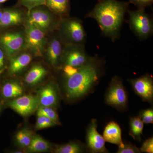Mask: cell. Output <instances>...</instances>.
<instances>
[{
  "label": "cell",
  "mask_w": 153,
  "mask_h": 153,
  "mask_svg": "<svg viewBox=\"0 0 153 153\" xmlns=\"http://www.w3.org/2000/svg\"><path fill=\"white\" fill-rule=\"evenodd\" d=\"M105 61L98 55L91 56L88 61L75 74L66 77L63 85L65 97L68 101L78 100L94 90L105 73Z\"/></svg>",
  "instance_id": "6da1fadb"
},
{
  "label": "cell",
  "mask_w": 153,
  "mask_h": 153,
  "mask_svg": "<svg viewBox=\"0 0 153 153\" xmlns=\"http://www.w3.org/2000/svg\"><path fill=\"white\" fill-rule=\"evenodd\" d=\"M93 9L85 16L95 20L103 35L112 42L120 38V30L129 3L117 0H97Z\"/></svg>",
  "instance_id": "7a4b0ae2"
},
{
  "label": "cell",
  "mask_w": 153,
  "mask_h": 153,
  "mask_svg": "<svg viewBox=\"0 0 153 153\" xmlns=\"http://www.w3.org/2000/svg\"><path fill=\"white\" fill-rule=\"evenodd\" d=\"M59 35L64 45H84L86 34L80 19L73 18L61 19L58 29Z\"/></svg>",
  "instance_id": "3957f363"
},
{
  "label": "cell",
  "mask_w": 153,
  "mask_h": 153,
  "mask_svg": "<svg viewBox=\"0 0 153 153\" xmlns=\"http://www.w3.org/2000/svg\"><path fill=\"white\" fill-rule=\"evenodd\" d=\"M42 6L36 7L28 11L26 22L32 24L45 34L58 29L62 18L55 17L52 12H49Z\"/></svg>",
  "instance_id": "277c9868"
},
{
  "label": "cell",
  "mask_w": 153,
  "mask_h": 153,
  "mask_svg": "<svg viewBox=\"0 0 153 153\" xmlns=\"http://www.w3.org/2000/svg\"><path fill=\"white\" fill-rule=\"evenodd\" d=\"M128 23L131 30L140 40L149 38L153 33V19L145 10L137 9L134 11L128 10Z\"/></svg>",
  "instance_id": "5b68a950"
},
{
  "label": "cell",
  "mask_w": 153,
  "mask_h": 153,
  "mask_svg": "<svg viewBox=\"0 0 153 153\" xmlns=\"http://www.w3.org/2000/svg\"><path fill=\"white\" fill-rule=\"evenodd\" d=\"M25 50L35 57H42L47 43L46 34L32 24L26 22L25 31Z\"/></svg>",
  "instance_id": "8992f818"
},
{
  "label": "cell",
  "mask_w": 153,
  "mask_h": 153,
  "mask_svg": "<svg viewBox=\"0 0 153 153\" xmlns=\"http://www.w3.org/2000/svg\"><path fill=\"white\" fill-rule=\"evenodd\" d=\"M106 104L119 111L124 110L128 105V96L122 79L119 76H114L105 93Z\"/></svg>",
  "instance_id": "52a82bcc"
},
{
  "label": "cell",
  "mask_w": 153,
  "mask_h": 153,
  "mask_svg": "<svg viewBox=\"0 0 153 153\" xmlns=\"http://www.w3.org/2000/svg\"><path fill=\"white\" fill-rule=\"evenodd\" d=\"M91 56L88 54L84 45L66 44L61 57V68L64 66L79 68L87 63Z\"/></svg>",
  "instance_id": "ba28073f"
},
{
  "label": "cell",
  "mask_w": 153,
  "mask_h": 153,
  "mask_svg": "<svg viewBox=\"0 0 153 153\" xmlns=\"http://www.w3.org/2000/svg\"><path fill=\"white\" fill-rule=\"evenodd\" d=\"M0 47L9 58L25 50V33L14 31L0 35Z\"/></svg>",
  "instance_id": "9c48e42d"
},
{
  "label": "cell",
  "mask_w": 153,
  "mask_h": 153,
  "mask_svg": "<svg viewBox=\"0 0 153 153\" xmlns=\"http://www.w3.org/2000/svg\"><path fill=\"white\" fill-rule=\"evenodd\" d=\"M7 105L9 107L24 117L33 114L39 107L37 96L31 94L22 95L11 100L7 102Z\"/></svg>",
  "instance_id": "30bf717a"
},
{
  "label": "cell",
  "mask_w": 153,
  "mask_h": 153,
  "mask_svg": "<svg viewBox=\"0 0 153 153\" xmlns=\"http://www.w3.org/2000/svg\"><path fill=\"white\" fill-rule=\"evenodd\" d=\"M97 121L93 119L91 121L86 131V148L91 153H106L109 152L105 147V140L97 130Z\"/></svg>",
  "instance_id": "8fae6325"
},
{
  "label": "cell",
  "mask_w": 153,
  "mask_h": 153,
  "mask_svg": "<svg viewBox=\"0 0 153 153\" xmlns=\"http://www.w3.org/2000/svg\"><path fill=\"white\" fill-rule=\"evenodd\" d=\"M64 45L59 34L47 42L44 55L49 65L55 68L61 69V57Z\"/></svg>",
  "instance_id": "7c38bea8"
},
{
  "label": "cell",
  "mask_w": 153,
  "mask_h": 153,
  "mask_svg": "<svg viewBox=\"0 0 153 153\" xmlns=\"http://www.w3.org/2000/svg\"><path fill=\"white\" fill-rule=\"evenodd\" d=\"M134 91L143 100L152 103L153 99V80L152 76L145 74L135 79H128Z\"/></svg>",
  "instance_id": "4fadbf2b"
},
{
  "label": "cell",
  "mask_w": 153,
  "mask_h": 153,
  "mask_svg": "<svg viewBox=\"0 0 153 153\" xmlns=\"http://www.w3.org/2000/svg\"><path fill=\"white\" fill-rule=\"evenodd\" d=\"M39 106L55 108L58 104L60 96L55 83L50 82L39 88L37 93Z\"/></svg>",
  "instance_id": "5bb4252c"
},
{
  "label": "cell",
  "mask_w": 153,
  "mask_h": 153,
  "mask_svg": "<svg viewBox=\"0 0 153 153\" xmlns=\"http://www.w3.org/2000/svg\"><path fill=\"white\" fill-rule=\"evenodd\" d=\"M9 59V73L14 75L22 72L30 64L33 55L27 50H24Z\"/></svg>",
  "instance_id": "9a60e30c"
},
{
  "label": "cell",
  "mask_w": 153,
  "mask_h": 153,
  "mask_svg": "<svg viewBox=\"0 0 153 153\" xmlns=\"http://www.w3.org/2000/svg\"><path fill=\"white\" fill-rule=\"evenodd\" d=\"M26 18L21 10L17 8H9L3 11L0 21V27L7 28L21 25Z\"/></svg>",
  "instance_id": "2e32d148"
},
{
  "label": "cell",
  "mask_w": 153,
  "mask_h": 153,
  "mask_svg": "<svg viewBox=\"0 0 153 153\" xmlns=\"http://www.w3.org/2000/svg\"><path fill=\"white\" fill-rule=\"evenodd\" d=\"M102 136L105 142L117 145L119 148L123 147L121 129L117 123L111 121L108 123L105 128Z\"/></svg>",
  "instance_id": "e0dca14e"
},
{
  "label": "cell",
  "mask_w": 153,
  "mask_h": 153,
  "mask_svg": "<svg viewBox=\"0 0 153 153\" xmlns=\"http://www.w3.org/2000/svg\"><path fill=\"white\" fill-rule=\"evenodd\" d=\"M25 89L21 82L17 79H10L4 83L1 92L3 98L11 100L19 97L24 93Z\"/></svg>",
  "instance_id": "ac0fdd59"
},
{
  "label": "cell",
  "mask_w": 153,
  "mask_h": 153,
  "mask_svg": "<svg viewBox=\"0 0 153 153\" xmlns=\"http://www.w3.org/2000/svg\"><path fill=\"white\" fill-rule=\"evenodd\" d=\"M47 74L46 68L41 64L37 63L33 65L27 72L24 81L28 86H35L42 82Z\"/></svg>",
  "instance_id": "d6986e66"
},
{
  "label": "cell",
  "mask_w": 153,
  "mask_h": 153,
  "mask_svg": "<svg viewBox=\"0 0 153 153\" xmlns=\"http://www.w3.org/2000/svg\"><path fill=\"white\" fill-rule=\"evenodd\" d=\"M45 5L52 13L63 18L69 13L70 0H46Z\"/></svg>",
  "instance_id": "ffe728a7"
},
{
  "label": "cell",
  "mask_w": 153,
  "mask_h": 153,
  "mask_svg": "<svg viewBox=\"0 0 153 153\" xmlns=\"http://www.w3.org/2000/svg\"><path fill=\"white\" fill-rule=\"evenodd\" d=\"M51 146L47 140L38 135H33L30 146L27 148L30 153L44 152L50 149Z\"/></svg>",
  "instance_id": "44dd1931"
},
{
  "label": "cell",
  "mask_w": 153,
  "mask_h": 153,
  "mask_svg": "<svg viewBox=\"0 0 153 153\" xmlns=\"http://www.w3.org/2000/svg\"><path fill=\"white\" fill-rule=\"evenodd\" d=\"M143 122L139 117H131L130 119L129 135L136 140L140 142L144 127Z\"/></svg>",
  "instance_id": "7402d4cb"
},
{
  "label": "cell",
  "mask_w": 153,
  "mask_h": 153,
  "mask_svg": "<svg viewBox=\"0 0 153 153\" xmlns=\"http://www.w3.org/2000/svg\"><path fill=\"white\" fill-rule=\"evenodd\" d=\"M87 149L86 146L78 142H71L58 146L55 150L56 153H80Z\"/></svg>",
  "instance_id": "603a6c76"
},
{
  "label": "cell",
  "mask_w": 153,
  "mask_h": 153,
  "mask_svg": "<svg viewBox=\"0 0 153 153\" xmlns=\"http://www.w3.org/2000/svg\"><path fill=\"white\" fill-rule=\"evenodd\" d=\"M38 116H44L53 120L57 125H60L59 117L57 111L52 107L39 106L37 110Z\"/></svg>",
  "instance_id": "cb8c5ba5"
},
{
  "label": "cell",
  "mask_w": 153,
  "mask_h": 153,
  "mask_svg": "<svg viewBox=\"0 0 153 153\" xmlns=\"http://www.w3.org/2000/svg\"><path fill=\"white\" fill-rule=\"evenodd\" d=\"M56 125L57 124L49 118L44 116H38L36 125V129H42Z\"/></svg>",
  "instance_id": "d4e9b609"
},
{
  "label": "cell",
  "mask_w": 153,
  "mask_h": 153,
  "mask_svg": "<svg viewBox=\"0 0 153 153\" xmlns=\"http://www.w3.org/2000/svg\"><path fill=\"white\" fill-rule=\"evenodd\" d=\"M46 0H19V4L23 6L30 11L39 6H45Z\"/></svg>",
  "instance_id": "484cf974"
},
{
  "label": "cell",
  "mask_w": 153,
  "mask_h": 153,
  "mask_svg": "<svg viewBox=\"0 0 153 153\" xmlns=\"http://www.w3.org/2000/svg\"><path fill=\"white\" fill-rule=\"evenodd\" d=\"M144 123L149 124L153 123V110L152 108L144 110L140 112L139 117Z\"/></svg>",
  "instance_id": "4316f807"
},
{
  "label": "cell",
  "mask_w": 153,
  "mask_h": 153,
  "mask_svg": "<svg viewBox=\"0 0 153 153\" xmlns=\"http://www.w3.org/2000/svg\"><path fill=\"white\" fill-rule=\"evenodd\" d=\"M123 148H119L117 153H140L139 149L130 142H125Z\"/></svg>",
  "instance_id": "83f0119b"
},
{
  "label": "cell",
  "mask_w": 153,
  "mask_h": 153,
  "mask_svg": "<svg viewBox=\"0 0 153 153\" xmlns=\"http://www.w3.org/2000/svg\"><path fill=\"white\" fill-rule=\"evenodd\" d=\"M130 2L136 6L137 9L145 10L152 4L153 0H129Z\"/></svg>",
  "instance_id": "f1b7e54d"
},
{
  "label": "cell",
  "mask_w": 153,
  "mask_h": 153,
  "mask_svg": "<svg viewBox=\"0 0 153 153\" xmlns=\"http://www.w3.org/2000/svg\"><path fill=\"white\" fill-rule=\"evenodd\" d=\"M141 152L153 153V138L148 139L143 144L139 149Z\"/></svg>",
  "instance_id": "f546056e"
},
{
  "label": "cell",
  "mask_w": 153,
  "mask_h": 153,
  "mask_svg": "<svg viewBox=\"0 0 153 153\" xmlns=\"http://www.w3.org/2000/svg\"><path fill=\"white\" fill-rule=\"evenodd\" d=\"M17 144L20 147L24 148V128L19 131L15 137Z\"/></svg>",
  "instance_id": "4dcf8cb0"
},
{
  "label": "cell",
  "mask_w": 153,
  "mask_h": 153,
  "mask_svg": "<svg viewBox=\"0 0 153 153\" xmlns=\"http://www.w3.org/2000/svg\"><path fill=\"white\" fill-rule=\"evenodd\" d=\"M5 65V53L0 47V71L3 70Z\"/></svg>",
  "instance_id": "1f68e13d"
},
{
  "label": "cell",
  "mask_w": 153,
  "mask_h": 153,
  "mask_svg": "<svg viewBox=\"0 0 153 153\" xmlns=\"http://www.w3.org/2000/svg\"><path fill=\"white\" fill-rule=\"evenodd\" d=\"M3 11L1 9H0V21H1V19L2 16Z\"/></svg>",
  "instance_id": "d6a6232c"
},
{
  "label": "cell",
  "mask_w": 153,
  "mask_h": 153,
  "mask_svg": "<svg viewBox=\"0 0 153 153\" xmlns=\"http://www.w3.org/2000/svg\"><path fill=\"white\" fill-rule=\"evenodd\" d=\"M7 1H8V0H0V3L5 2Z\"/></svg>",
  "instance_id": "836d02e7"
},
{
  "label": "cell",
  "mask_w": 153,
  "mask_h": 153,
  "mask_svg": "<svg viewBox=\"0 0 153 153\" xmlns=\"http://www.w3.org/2000/svg\"><path fill=\"white\" fill-rule=\"evenodd\" d=\"M1 106L0 105V112H1Z\"/></svg>",
  "instance_id": "e575fe53"
},
{
  "label": "cell",
  "mask_w": 153,
  "mask_h": 153,
  "mask_svg": "<svg viewBox=\"0 0 153 153\" xmlns=\"http://www.w3.org/2000/svg\"><path fill=\"white\" fill-rule=\"evenodd\" d=\"M3 70H2V71H0V73H1V72H2V71Z\"/></svg>",
  "instance_id": "d590c367"
}]
</instances>
